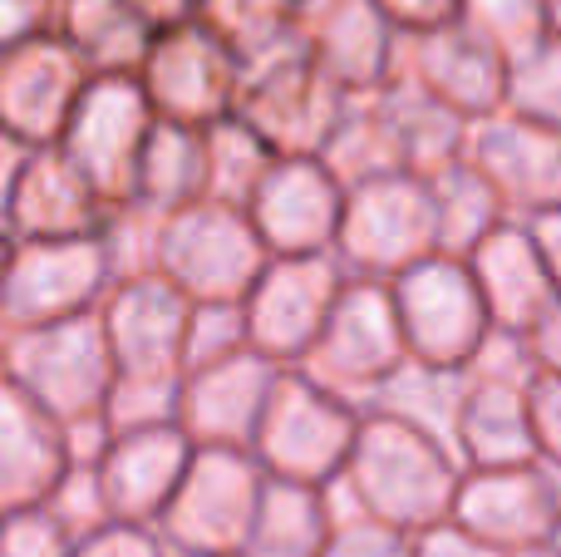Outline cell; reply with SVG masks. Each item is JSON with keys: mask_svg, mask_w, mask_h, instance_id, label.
I'll use <instances>...</instances> for the list:
<instances>
[]
</instances>
